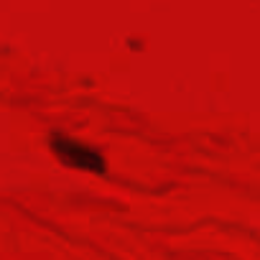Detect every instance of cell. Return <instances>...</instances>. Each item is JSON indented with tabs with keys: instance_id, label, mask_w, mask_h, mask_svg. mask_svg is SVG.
<instances>
[{
	"instance_id": "6da1fadb",
	"label": "cell",
	"mask_w": 260,
	"mask_h": 260,
	"mask_svg": "<svg viewBox=\"0 0 260 260\" xmlns=\"http://www.w3.org/2000/svg\"><path fill=\"white\" fill-rule=\"evenodd\" d=\"M49 148L51 153L69 169L77 171H89V174H105L107 161L97 146L82 143L77 138H69L67 133H51L49 136Z\"/></svg>"
}]
</instances>
